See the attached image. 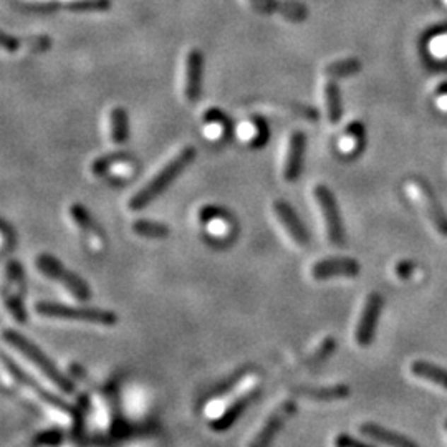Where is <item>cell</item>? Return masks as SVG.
<instances>
[{"mask_svg":"<svg viewBox=\"0 0 447 447\" xmlns=\"http://www.w3.org/2000/svg\"><path fill=\"white\" fill-rule=\"evenodd\" d=\"M194 158H196V149H194L192 146H187L182 151H179L176 158H173L171 161L151 179V181L141 187L139 191L129 199L128 207L131 211H141V209H144L158 196H161V194L168 189L169 184H173L174 179L194 161Z\"/></svg>","mask_w":447,"mask_h":447,"instance_id":"obj_1","label":"cell"},{"mask_svg":"<svg viewBox=\"0 0 447 447\" xmlns=\"http://www.w3.org/2000/svg\"><path fill=\"white\" fill-rule=\"evenodd\" d=\"M4 339H6V343L11 344L12 348H16L22 356H25L28 361L35 364L58 390L66 393V395H71V393L75 391V385L70 381V378L63 375L60 369L57 368V364L53 363L35 343H32L30 339L23 337L22 333L13 332V330H6V332H4Z\"/></svg>","mask_w":447,"mask_h":447,"instance_id":"obj_2","label":"cell"},{"mask_svg":"<svg viewBox=\"0 0 447 447\" xmlns=\"http://www.w3.org/2000/svg\"><path fill=\"white\" fill-rule=\"evenodd\" d=\"M35 312L47 318L60 320H80V322L98 323L105 327H113L118 323V315L111 310L75 307V305H63L55 302H38L35 303Z\"/></svg>","mask_w":447,"mask_h":447,"instance_id":"obj_3","label":"cell"},{"mask_svg":"<svg viewBox=\"0 0 447 447\" xmlns=\"http://www.w3.org/2000/svg\"><path fill=\"white\" fill-rule=\"evenodd\" d=\"M37 267L43 275H47L48 279L62 284L73 296H76V298L81 300V302H86V300L91 296L88 284H86L81 277L73 274L71 270H68L66 267L57 259V257H53L50 254L38 255Z\"/></svg>","mask_w":447,"mask_h":447,"instance_id":"obj_4","label":"cell"},{"mask_svg":"<svg viewBox=\"0 0 447 447\" xmlns=\"http://www.w3.org/2000/svg\"><path fill=\"white\" fill-rule=\"evenodd\" d=\"M313 196L317 199L320 211H322V216L325 219L330 242L342 247L344 244V229L333 192L327 186H323V184H318V186L313 187Z\"/></svg>","mask_w":447,"mask_h":447,"instance_id":"obj_5","label":"cell"},{"mask_svg":"<svg viewBox=\"0 0 447 447\" xmlns=\"http://www.w3.org/2000/svg\"><path fill=\"white\" fill-rule=\"evenodd\" d=\"M2 359H4V364H6V368L8 369V371H11V375L16 378L17 383H21L23 388H27V390L32 391L37 397H40V400L45 402V405L55 407V410L62 411V412H68V414H71L73 406H70L68 402L63 401L60 396L53 395V393L48 391L47 388H43L40 383H38L37 380H33V378L28 375V373L23 371V369L18 366V364L13 361V359L8 358L7 354H4Z\"/></svg>","mask_w":447,"mask_h":447,"instance_id":"obj_6","label":"cell"},{"mask_svg":"<svg viewBox=\"0 0 447 447\" xmlns=\"http://www.w3.org/2000/svg\"><path fill=\"white\" fill-rule=\"evenodd\" d=\"M296 411V402L294 400H286L281 402L280 406H277L274 411L270 412L269 419L264 422V426L260 427L259 434L250 441L249 447H270L274 442L275 436L279 434V431L284 427V424L289 421V417L295 414Z\"/></svg>","mask_w":447,"mask_h":447,"instance_id":"obj_7","label":"cell"},{"mask_svg":"<svg viewBox=\"0 0 447 447\" xmlns=\"http://www.w3.org/2000/svg\"><path fill=\"white\" fill-rule=\"evenodd\" d=\"M383 305L385 300L380 294H369L366 305H364L361 318H359L358 328H356V343L359 347H369L375 339L378 320H380Z\"/></svg>","mask_w":447,"mask_h":447,"instance_id":"obj_8","label":"cell"},{"mask_svg":"<svg viewBox=\"0 0 447 447\" xmlns=\"http://www.w3.org/2000/svg\"><path fill=\"white\" fill-rule=\"evenodd\" d=\"M412 189H414L417 199H419L422 206H424L427 216H429L431 222L434 224V227L439 231L441 236L447 237V214L444 212V209L441 207L439 201L432 192V189L427 186L426 182L419 181V179H414L412 181Z\"/></svg>","mask_w":447,"mask_h":447,"instance_id":"obj_9","label":"cell"},{"mask_svg":"<svg viewBox=\"0 0 447 447\" xmlns=\"http://www.w3.org/2000/svg\"><path fill=\"white\" fill-rule=\"evenodd\" d=\"M361 267L356 260L348 257H337V259H325L317 262L312 267V275L317 280H327L332 277H358Z\"/></svg>","mask_w":447,"mask_h":447,"instance_id":"obj_10","label":"cell"},{"mask_svg":"<svg viewBox=\"0 0 447 447\" xmlns=\"http://www.w3.org/2000/svg\"><path fill=\"white\" fill-rule=\"evenodd\" d=\"M202 53L191 50L186 57V68H184V96L189 103H194L201 96L202 85Z\"/></svg>","mask_w":447,"mask_h":447,"instance_id":"obj_11","label":"cell"},{"mask_svg":"<svg viewBox=\"0 0 447 447\" xmlns=\"http://www.w3.org/2000/svg\"><path fill=\"white\" fill-rule=\"evenodd\" d=\"M274 212L279 222L284 226V229L286 231L291 239H294L298 245H307L310 242V236L305 226L300 221L296 212L291 209L285 201H275L274 202Z\"/></svg>","mask_w":447,"mask_h":447,"instance_id":"obj_12","label":"cell"},{"mask_svg":"<svg viewBox=\"0 0 447 447\" xmlns=\"http://www.w3.org/2000/svg\"><path fill=\"white\" fill-rule=\"evenodd\" d=\"M305 144H307V138L300 131L291 133L289 139V148H286L285 154V163H284V178L286 182H295L302 171V161H303V153H305Z\"/></svg>","mask_w":447,"mask_h":447,"instance_id":"obj_13","label":"cell"},{"mask_svg":"<svg viewBox=\"0 0 447 447\" xmlns=\"http://www.w3.org/2000/svg\"><path fill=\"white\" fill-rule=\"evenodd\" d=\"M133 166V159L126 156L124 153H115L95 159V161L91 163V173H93L95 176H105L106 173H110L113 174V176L124 178L129 176V174L134 171Z\"/></svg>","mask_w":447,"mask_h":447,"instance_id":"obj_14","label":"cell"},{"mask_svg":"<svg viewBox=\"0 0 447 447\" xmlns=\"http://www.w3.org/2000/svg\"><path fill=\"white\" fill-rule=\"evenodd\" d=\"M359 431H361V434L369 437V439L381 442V444L390 447H419L416 441L402 434H397V432L391 429H386V427L380 424H375V422H364Z\"/></svg>","mask_w":447,"mask_h":447,"instance_id":"obj_15","label":"cell"},{"mask_svg":"<svg viewBox=\"0 0 447 447\" xmlns=\"http://www.w3.org/2000/svg\"><path fill=\"white\" fill-rule=\"evenodd\" d=\"M257 396H259V390H257V388H255V390H252L249 393H245V395H242V396L237 397V400L232 402V405L227 407V410L224 411L222 414L217 417V419H214L211 422L212 429L217 431V432H222V431L229 429V427L234 424L237 419H239L242 412L247 410V406L250 405V401H254Z\"/></svg>","mask_w":447,"mask_h":447,"instance_id":"obj_16","label":"cell"},{"mask_svg":"<svg viewBox=\"0 0 447 447\" xmlns=\"http://www.w3.org/2000/svg\"><path fill=\"white\" fill-rule=\"evenodd\" d=\"M294 395H300L315 401H339L349 396V386L335 385V386H300L295 388Z\"/></svg>","mask_w":447,"mask_h":447,"instance_id":"obj_17","label":"cell"},{"mask_svg":"<svg viewBox=\"0 0 447 447\" xmlns=\"http://www.w3.org/2000/svg\"><path fill=\"white\" fill-rule=\"evenodd\" d=\"M2 47L7 52H17L23 48L28 52H43L50 47V38L45 35H37V37H27L23 40L13 38L8 33H2Z\"/></svg>","mask_w":447,"mask_h":447,"instance_id":"obj_18","label":"cell"},{"mask_svg":"<svg viewBox=\"0 0 447 447\" xmlns=\"http://www.w3.org/2000/svg\"><path fill=\"white\" fill-rule=\"evenodd\" d=\"M260 111H265L267 115H274V116H298V118L305 120H312L315 121L318 118L317 111L308 108V106H300V105H284V103H264L257 106Z\"/></svg>","mask_w":447,"mask_h":447,"instance_id":"obj_19","label":"cell"},{"mask_svg":"<svg viewBox=\"0 0 447 447\" xmlns=\"http://www.w3.org/2000/svg\"><path fill=\"white\" fill-rule=\"evenodd\" d=\"M411 373L414 376L421 378V380L431 381V383H434V385L447 390V369L446 368L436 366V364H432L429 361H422V359H419V361H414L411 364Z\"/></svg>","mask_w":447,"mask_h":447,"instance_id":"obj_20","label":"cell"},{"mask_svg":"<svg viewBox=\"0 0 447 447\" xmlns=\"http://www.w3.org/2000/svg\"><path fill=\"white\" fill-rule=\"evenodd\" d=\"M70 214H71L73 221H75L76 226H79L80 229L83 231V234L86 237H91V239L105 240V236L101 234L100 227L96 226V222L90 217L88 211H86V209L81 206V204H73L71 209H70Z\"/></svg>","mask_w":447,"mask_h":447,"instance_id":"obj_21","label":"cell"},{"mask_svg":"<svg viewBox=\"0 0 447 447\" xmlns=\"http://www.w3.org/2000/svg\"><path fill=\"white\" fill-rule=\"evenodd\" d=\"M110 138L115 144H123L128 139V115L120 106L110 113Z\"/></svg>","mask_w":447,"mask_h":447,"instance_id":"obj_22","label":"cell"},{"mask_svg":"<svg viewBox=\"0 0 447 447\" xmlns=\"http://www.w3.org/2000/svg\"><path fill=\"white\" fill-rule=\"evenodd\" d=\"M325 105H327L328 120L332 123H338L342 118V96H339L337 81L333 79L325 86Z\"/></svg>","mask_w":447,"mask_h":447,"instance_id":"obj_23","label":"cell"},{"mask_svg":"<svg viewBox=\"0 0 447 447\" xmlns=\"http://www.w3.org/2000/svg\"><path fill=\"white\" fill-rule=\"evenodd\" d=\"M133 232L141 237H146V239H166L171 231L166 224L139 219L133 224Z\"/></svg>","mask_w":447,"mask_h":447,"instance_id":"obj_24","label":"cell"},{"mask_svg":"<svg viewBox=\"0 0 447 447\" xmlns=\"http://www.w3.org/2000/svg\"><path fill=\"white\" fill-rule=\"evenodd\" d=\"M359 70H361V62L356 60V58H347V60L330 63V65L325 68V75L333 80L347 79V76L356 75Z\"/></svg>","mask_w":447,"mask_h":447,"instance_id":"obj_25","label":"cell"},{"mask_svg":"<svg viewBox=\"0 0 447 447\" xmlns=\"http://www.w3.org/2000/svg\"><path fill=\"white\" fill-rule=\"evenodd\" d=\"M63 6L71 12H101L108 11L110 0H68Z\"/></svg>","mask_w":447,"mask_h":447,"instance_id":"obj_26","label":"cell"},{"mask_svg":"<svg viewBox=\"0 0 447 447\" xmlns=\"http://www.w3.org/2000/svg\"><path fill=\"white\" fill-rule=\"evenodd\" d=\"M361 134H363V124L361 123L349 124L347 136H343V141L339 143L343 151H352V149L356 148V143H358V139H361Z\"/></svg>","mask_w":447,"mask_h":447,"instance_id":"obj_27","label":"cell"},{"mask_svg":"<svg viewBox=\"0 0 447 447\" xmlns=\"http://www.w3.org/2000/svg\"><path fill=\"white\" fill-rule=\"evenodd\" d=\"M335 348H337V339H335L333 337H328L322 343V347L317 349V353H315L313 356L310 358L308 363H322L323 359H327L328 356H332L333 352H335Z\"/></svg>","mask_w":447,"mask_h":447,"instance_id":"obj_28","label":"cell"},{"mask_svg":"<svg viewBox=\"0 0 447 447\" xmlns=\"http://www.w3.org/2000/svg\"><path fill=\"white\" fill-rule=\"evenodd\" d=\"M259 131H260V126H257L252 120L244 121V123L239 126V134H240V138L244 139V141L259 139L260 138Z\"/></svg>","mask_w":447,"mask_h":447,"instance_id":"obj_29","label":"cell"},{"mask_svg":"<svg viewBox=\"0 0 447 447\" xmlns=\"http://www.w3.org/2000/svg\"><path fill=\"white\" fill-rule=\"evenodd\" d=\"M417 269V264L412 260H402L396 265V275L402 280H407L410 277L414 274V270Z\"/></svg>","mask_w":447,"mask_h":447,"instance_id":"obj_30","label":"cell"},{"mask_svg":"<svg viewBox=\"0 0 447 447\" xmlns=\"http://www.w3.org/2000/svg\"><path fill=\"white\" fill-rule=\"evenodd\" d=\"M224 129H226V128H224V121L222 120L214 118V120L207 121V123H206V134L209 136V138H212V139L219 138V136L224 133Z\"/></svg>","mask_w":447,"mask_h":447,"instance_id":"obj_31","label":"cell"},{"mask_svg":"<svg viewBox=\"0 0 447 447\" xmlns=\"http://www.w3.org/2000/svg\"><path fill=\"white\" fill-rule=\"evenodd\" d=\"M13 242H16V236H13V232L11 229V226H8L7 221L2 222V245H4V252H7L11 247L13 245Z\"/></svg>","mask_w":447,"mask_h":447,"instance_id":"obj_32","label":"cell"},{"mask_svg":"<svg viewBox=\"0 0 447 447\" xmlns=\"http://www.w3.org/2000/svg\"><path fill=\"white\" fill-rule=\"evenodd\" d=\"M337 447H369V446L363 444V442L354 441L353 437L342 434V436H338V439H337Z\"/></svg>","mask_w":447,"mask_h":447,"instance_id":"obj_33","label":"cell"},{"mask_svg":"<svg viewBox=\"0 0 447 447\" xmlns=\"http://www.w3.org/2000/svg\"><path fill=\"white\" fill-rule=\"evenodd\" d=\"M444 427H446V431H447V421L444 422Z\"/></svg>","mask_w":447,"mask_h":447,"instance_id":"obj_34","label":"cell"}]
</instances>
